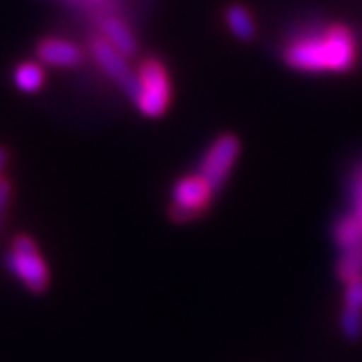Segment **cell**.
I'll return each mask as SVG.
<instances>
[{"label":"cell","mask_w":362,"mask_h":362,"mask_svg":"<svg viewBox=\"0 0 362 362\" xmlns=\"http://www.w3.org/2000/svg\"><path fill=\"white\" fill-rule=\"evenodd\" d=\"M282 61L304 73H349L358 61V40L349 25L330 23L288 40Z\"/></svg>","instance_id":"cell-1"},{"label":"cell","mask_w":362,"mask_h":362,"mask_svg":"<svg viewBox=\"0 0 362 362\" xmlns=\"http://www.w3.org/2000/svg\"><path fill=\"white\" fill-rule=\"evenodd\" d=\"M101 35L127 59L137 52V39L133 30L123 18H119L115 14H105L101 18Z\"/></svg>","instance_id":"cell-9"},{"label":"cell","mask_w":362,"mask_h":362,"mask_svg":"<svg viewBox=\"0 0 362 362\" xmlns=\"http://www.w3.org/2000/svg\"><path fill=\"white\" fill-rule=\"evenodd\" d=\"M361 221H362V220H361Z\"/></svg>","instance_id":"cell-18"},{"label":"cell","mask_w":362,"mask_h":362,"mask_svg":"<svg viewBox=\"0 0 362 362\" xmlns=\"http://www.w3.org/2000/svg\"><path fill=\"white\" fill-rule=\"evenodd\" d=\"M350 202H352V214L362 220V159L354 163V168L350 171Z\"/></svg>","instance_id":"cell-14"},{"label":"cell","mask_w":362,"mask_h":362,"mask_svg":"<svg viewBox=\"0 0 362 362\" xmlns=\"http://www.w3.org/2000/svg\"><path fill=\"white\" fill-rule=\"evenodd\" d=\"M90 54L97 61V65L103 69L109 77L115 81L125 95L135 99L137 93V73L127 63V57H123L115 47L105 39L103 35H95L90 39Z\"/></svg>","instance_id":"cell-6"},{"label":"cell","mask_w":362,"mask_h":362,"mask_svg":"<svg viewBox=\"0 0 362 362\" xmlns=\"http://www.w3.org/2000/svg\"><path fill=\"white\" fill-rule=\"evenodd\" d=\"M344 290V308L340 316V328L344 337L356 340L362 334V276L352 278Z\"/></svg>","instance_id":"cell-7"},{"label":"cell","mask_w":362,"mask_h":362,"mask_svg":"<svg viewBox=\"0 0 362 362\" xmlns=\"http://www.w3.org/2000/svg\"><path fill=\"white\" fill-rule=\"evenodd\" d=\"M45 83V71L39 63L26 61L21 63L14 71V85L25 93H35L39 90Z\"/></svg>","instance_id":"cell-12"},{"label":"cell","mask_w":362,"mask_h":362,"mask_svg":"<svg viewBox=\"0 0 362 362\" xmlns=\"http://www.w3.org/2000/svg\"><path fill=\"white\" fill-rule=\"evenodd\" d=\"M6 161H8V151H6V147L0 145V180H2V171L6 168Z\"/></svg>","instance_id":"cell-16"},{"label":"cell","mask_w":362,"mask_h":362,"mask_svg":"<svg viewBox=\"0 0 362 362\" xmlns=\"http://www.w3.org/2000/svg\"><path fill=\"white\" fill-rule=\"evenodd\" d=\"M214 194H216L214 187L199 173L185 175L175 181V185L171 189L169 216L175 221L192 220L202 211H206Z\"/></svg>","instance_id":"cell-4"},{"label":"cell","mask_w":362,"mask_h":362,"mask_svg":"<svg viewBox=\"0 0 362 362\" xmlns=\"http://www.w3.org/2000/svg\"><path fill=\"white\" fill-rule=\"evenodd\" d=\"M240 156V139L233 133H221L206 149L197 173L218 192L226 183L235 159Z\"/></svg>","instance_id":"cell-5"},{"label":"cell","mask_w":362,"mask_h":362,"mask_svg":"<svg viewBox=\"0 0 362 362\" xmlns=\"http://www.w3.org/2000/svg\"><path fill=\"white\" fill-rule=\"evenodd\" d=\"M337 272L338 278L344 280V282L362 276V246L342 250L340 252V259H338Z\"/></svg>","instance_id":"cell-13"},{"label":"cell","mask_w":362,"mask_h":362,"mask_svg":"<svg viewBox=\"0 0 362 362\" xmlns=\"http://www.w3.org/2000/svg\"><path fill=\"white\" fill-rule=\"evenodd\" d=\"M87 2H99V4H103V0H87Z\"/></svg>","instance_id":"cell-17"},{"label":"cell","mask_w":362,"mask_h":362,"mask_svg":"<svg viewBox=\"0 0 362 362\" xmlns=\"http://www.w3.org/2000/svg\"><path fill=\"white\" fill-rule=\"evenodd\" d=\"M37 57L40 63L54 66H75L83 61L81 47L65 39L49 37L37 45Z\"/></svg>","instance_id":"cell-8"},{"label":"cell","mask_w":362,"mask_h":362,"mask_svg":"<svg viewBox=\"0 0 362 362\" xmlns=\"http://www.w3.org/2000/svg\"><path fill=\"white\" fill-rule=\"evenodd\" d=\"M4 264L30 292L40 294V292L47 290V286H49V268H47L45 259L40 256L39 247H37L35 240L30 235H26V233L14 235L11 252L6 254Z\"/></svg>","instance_id":"cell-3"},{"label":"cell","mask_w":362,"mask_h":362,"mask_svg":"<svg viewBox=\"0 0 362 362\" xmlns=\"http://www.w3.org/2000/svg\"><path fill=\"white\" fill-rule=\"evenodd\" d=\"M137 93L133 103L139 113L149 119L161 117L171 103V78L165 63L159 57H143L135 69Z\"/></svg>","instance_id":"cell-2"},{"label":"cell","mask_w":362,"mask_h":362,"mask_svg":"<svg viewBox=\"0 0 362 362\" xmlns=\"http://www.w3.org/2000/svg\"><path fill=\"white\" fill-rule=\"evenodd\" d=\"M11 192H13L11 181H8V177H2L0 180V228H2V221H4V216H6V209H8Z\"/></svg>","instance_id":"cell-15"},{"label":"cell","mask_w":362,"mask_h":362,"mask_svg":"<svg viewBox=\"0 0 362 362\" xmlns=\"http://www.w3.org/2000/svg\"><path fill=\"white\" fill-rule=\"evenodd\" d=\"M226 25L232 30V35L240 40H252L256 37V23L254 16L244 4H230L223 13Z\"/></svg>","instance_id":"cell-10"},{"label":"cell","mask_w":362,"mask_h":362,"mask_svg":"<svg viewBox=\"0 0 362 362\" xmlns=\"http://www.w3.org/2000/svg\"><path fill=\"white\" fill-rule=\"evenodd\" d=\"M334 240H337L340 252L350 250V247L362 246V221L354 216H342L334 226Z\"/></svg>","instance_id":"cell-11"}]
</instances>
